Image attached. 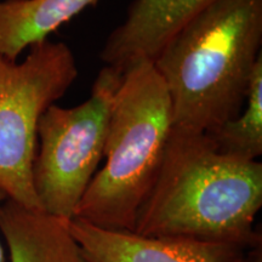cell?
<instances>
[{
  "mask_svg": "<svg viewBox=\"0 0 262 262\" xmlns=\"http://www.w3.org/2000/svg\"><path fill=\"white\" fill-rule=\"evenodd\" d=\"M234 262H262V253H261V244L255 245V248L251 250V253L248 256H243L237 258Z\"/></svg>",
  "mask_w": 262,
  "mask_h": 262,
  "instance_id": "cell-11",
  "label": "cell"
},
{
  "mask_svg": "<svg viewBox=\"0 0 262 262\" xmlns=\"http://www.w3.org/2000/svg\"><path fill=\"white\" fill-rule=\"evenodd\" d=\"M5 199H8V195L5 194L4 192L0 189V204H2L3 202L5 201ZM0 262H5V255H4V249H3V245L0 243Z\"/></svg>",
  "mask_w": 262,
  "mask_h": 262,
  "instance_id": "cell-12",
  "label": "cell"
},
{
  "mask_svg": "<svg viewBox=\"0 0 262 262\" xmlns=\"http://www.w3.org/2000/svg\"><path fill=\"white\" fill-rule=\"evenodd\" d=\"M97 0H0V56L17 61Z\"/></svg>",
  "mask_w": 262,
  "mask_h": 262,
  "instance_id": "cell-9",
  "label": "cell"
},
{
  "mask_svg": "<svg viewBox=\"0 0 262 262\" xmlns=\"http://www.w3.org/2000/svg\"><path fill=\"white\" fill-rule=\"evenodd\" d=\"M173 129L171 102L152 61L124 72L114 96L104 156L73 217L103 228L134 231Z\"/></svg>",
  "mask_w": 262,
  "mask_h": 262,
  "instance_id": "cell-3",
  "label": "cell"
},
{
  "mask_svg": "<svg viewBox=\"0 0 262 262\" xmlns=\"http://www.w3.org/2000/svg\"><path fill=\"white\" fill-rule=\"evenodd\" d=\"M216 0H135L126 19L108 37L101 60L124 73L139 61H155L166 42Z\"/></svg>",
  "mask_w": 262,
  "mask_h": 262,
  "instance_id": "cell-7",
  "label": "cell"
},
{
  "mask_svg": "<svg viewBox=\"0 0 262 262\" xmlns=\"http://www.w3.org/2000/svg\"><path fill=\"white\" fill-rule=\"evenodd\" d=\"M68 229L86 262H234L245 248L187 238L149 237L73 217Z\"/></svg>",
  "mask_w": 262,
  "mask_h": 262,
  "instance_id": "cell-6",
  "label": "cell"
},
{
  "mask_svg": "<svg viewBox=\"0 0 262 262\" xmlns=\"http://www.w3.org/2000/svg\"><path fill=\"white\" fill-rule=\"evenodd\" d=\"M77 75L64 42L33 45L19 63L0 56V189L27 209L42 211L33 183L39 120Z\"/></svg>",
  "mask_w": 262,
  "mask_h": 262,
  "instance_id": "cell-4",
  "label": "cell"
},
{
  "mask_svg": "<svg viewBox=\"0 0 262 262\" xmlns=\"http://www.w3.org/2000/svg\"><path fill=\"white\" fill-rule=\"evenodd\" d=\"M244 106V112L206 135L221 153L257 160L262 155V56L255 66Z\"/></svg>",
  "mask_w": 262,
  "mask_h": 262,
  "instance_id": "cell-10",
  "label": "cell"
},
{
  "mask_svg": "<svg viewBox=\"0 0 262 262\" xmlns=\"http://www.w3.org/2000/svg\"><path fill=\"white\" fill-rule=\"evenodd\" d=\"M262 0H216L153 61L173 127L210 134L243 110L261 55Z\"/></svg>",
  "mask_w": 262,
  "mask_h": 262,
  "instance_id": "cell-2",
  "label": "cell"
},
{
  "mask_svg": "<svg viewBox=\"0 0 262 262\" xmlns=\"http://www.w3.org/2000/svg\"><path fill=\"white\" fill-rule=\"evenodd\" d=\"M123 75L104 66L86 101L73 108L52 104L39 120L33 183L47 214L73 219L104 156L111 110Z\"/></svg>",
  "mask_w": 262,
  "mask_h": 262,
  "instance_id": "cell-5",
  "label": "cell"
},
{
  "mask_svg": "<svg viewBox=\"0 0 262 262\" xmlns=\"http://www.w3.org/2000/svg\"><path fill=\"white\" fill-rule=\"evenodd\" d=\"M68 221L5 199L0 204V233L10 262H86Z\"/></svg>",
  "mask_w": 262,
  "mask_h": 262,
  "instance_id": "cell-8",
  "label": "cell"
},
{
  "mask_svg": "<svg viewBox=\"0 0 262 262\" xmlns=\"http://www.w3.org/2000/svg\"><path fill=\"white\" fill-rule=\"evenodd\" d=\"M262 164L228 156L205 133L173 127L134 232L247 248L258 243Z\"/></svg>",
  "mask_w": 262,
  "mask_h": 262,
  "instance_id": "cell-1",
  "label": "cell"
}]
</instances>
